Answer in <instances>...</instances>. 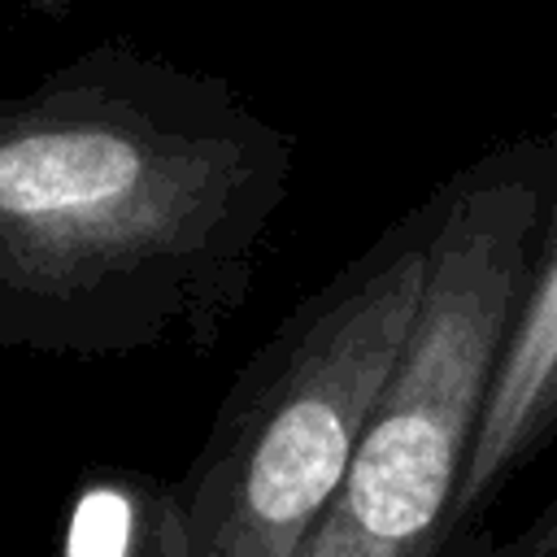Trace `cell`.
<instances>
[{"mask_svg": "<svg viewBox=\"0 0 557 557\" xmlns=\"http://www.w3.org/2000/svg\"><path fill=\"white\" fill-rule=\"evenodd\" d=\"M61 557H191L187 500L148 479L104 474L78 492Z\"/></svg>", "mask_w": 557, "mask_h": 557, "instance_id": "5b68a950", "label": "cell"}, {"mask_svg": "<svg viewBox=\"0 0 557 557\" xmlns=\"http://www.w3.org/2000/svg\"><path fill=\"white\" fill-rule=\"evenodd\" d=\"M435 200L374 239L257 357L187 496L191 557H296L396 374L431 274Z\"/></svg>", "mask_w": 557, "mask_h": 557, "instance_id": "3957f363", "label": "cell"}, {"mask_svg": "<svg viewBox=\"0 0 557 557\" xmlns=\"http://www.w3.org/2000/svg\"><path fill=\"white\" fill-rule=\"evenodd\" d=\"M557 431V191L531 278V296L500 357L492 396L483 405L453 522H466L487 496Z\"/></svg>", "mask_w": 557, "mask_h": 557, "instance_id": "277c9868", "label": "cell"}, {"mask_svg": "<svg viewBox=\"0 0 557 557\" xmlns=\"http://www.w3.org/2000/svg\"><path fill=\"white\" fill-rule=\"evenodd\" d=\"M522 557H557V496L544 509V518L522 535Z\"/></svg>", "mask_w": 557, "mask_h": 557, "instance_id": "8992f818", "label": "cell"}, {"mask_svg": "<svg viewBox=\"0 0 557 557\" xmlns=\"http://www.w3.org/2000/svg\"><path fill=\"white\" fill-rule=\"evenodd\" d=\"M292 144L218 83L96 52L0 100V318L209 313L248 287Z\"/></svg>", "mask_w": 557, "mask_h": 557, "instance_id": "6da1fadb", "label": "cell"}, {"mask_svg": "<svg viewBox=\"0 0 557 557\" xmlns=\"http://www.w3.org/2000/svg\"><path fill=\"white\" fill-rule=\"evenodd\" d=\"M557 135L513 139L457 170L435 200L413 335L296 557H431L457 513L470 444L531 296Z\"/></svg>", "mask_w": 557, "mask_h": 557, "instance_id": "7a4b0ae2", "label": "cell"}]
</instances>
